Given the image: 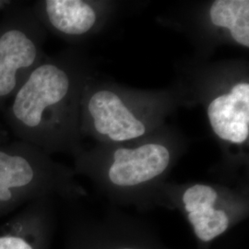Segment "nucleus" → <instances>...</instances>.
Segmentation results:
<instances>
[{"label":"nucleus","instance_id":"f257e3e1","mask_svg":"<svg viewBox=\"0 0 249 249\" xmlns=\"http://www.w3.org/2000/svg\"><path fill=\"white\" fill-rule=\"evenodd\" d=\"M74 92L70 71L57 63L38 64L14 93L9 117L23 139L40 145L59 124Z\"/></svg>","mask_w":249,"mask_h":249},{"label":"nucleus","instance_id":"f03ea898","mask_svg":"<svg viewBox=\"0 0 249 249\" xmlns=\"http://www.w3.org/2000/svg\"><path fill=\"white\" fill-rule=\"evenodd\" d=\"M62 176L32 145L0 146V217L57 188Z\"/></svg>","mask_w":249,"mask_h":249},{"label":"nucleus","instance_id":"7ed1b4c3","mask_svg":"<svg viewBox=\"0 0 249 249\" xmlns=\"http://www.w3.org/2000/svg\"><path fill=\"white\" fill-rule=\"evenodd\" d=\"M86 113L94 132L113 142L140 139L148 130L145 121L113 89L92 91L86 101Z\"/></svg>","mask_w":249,"mask_h":249},{"label":"nucleus","instance_id":"20e7f679","mask_svg":"<svg viewBox=\"0 0 249 249\" xmlns=\"http://www.w3.org/2000/svg\"><path fill=\"white\" fill-rule=\"evenodd\" d=\"M171 151L159 142L118 148L113 154L108 178L116 187H133L158 178L168 168Z\"/></svg>","mask_w":249,"mask_h":249},{"label":"nucleus","instance_id":"39448f33","mask_svg":"<svg viewBox=\"0 0 249 249\" xmlns=\"http://www.w3.org/2000/svg\"><path fill=\"white\" fill-rule=\"evenodd\" d=\"M39 47L24 26H9L0 35V102L9 98L36 66Z\"/></svg>","mask_w":249,"mask_h":249},{"label":"nucleus","instance_id":"423d86ee","mask_svg":"<svg viewBox=\"0 0 249 249\" xmlns=\"http://www.w3.org/2000/svg\"><path fill=\"white\" fill-rule=\"evenodd\" d=\"M213 133L225 142L242 145L249 137V83L241 80L217 94L207 107Z\"/></svg>","mask_w":249,"mask_h":249},{"label":"nucleus","instance_id":"0eeeda50","mask_svg":"<svg viewBox=\"0 0 249 249\" xmlns=\"http://www.w3.org/2000/svg\"><path fill=\"white\" fill-rule=\"evenodd\" d=\"M182 200L187 219L199 240L212 241L228 229V214L215 208L218 193L213 187L196 184L184 192Z\"/></svg>","mask_w":249,"mask_h":249},{"label":"nucleus","instance_id":"6e6552de","mask_svg":"<svg viewBox=\"0 0 249 249\" xmlns=\"http://www.w3.org/2000/svg\"><path fill=\"white\" fill-rule=\"evenodd\" d=\"M42 199L0 225V249H47L48 223Z\"/></svg>","mask_w":249,"mask_h":249},{"label":"nucleus","instance_id":"1a4fd4ad","mask_svg":"<svg viewBox=\"0 0 249 249\" xmlns=\"http://www.w3.org/2000/svg\"><path fill=\"white\" fill-rule=\"evenodd\" d=\"M44 8L50 25L65 36H84L98 21L96 9L87 1L46 0Z\"/></svg>","mask_w":249,"mask_h":249},{"label":"nucleus","instance_id":"9d476101","mask_svg":"<svg viewBox=\"0 0 249 249\" xmlns=\"http://www.w3.org/2000/svg\"><path fill=\"white\" fill-rule=\"evenodd\" d=\"M213 26L228 31L231 40L242 47H249V0H216L209 9Z\"/></svg>","mask_w":249,"mask_h":249},{"label":"nucleus","instance_id":"9b49d317","mask_svg":"<svg viewBox=\"0 0 249 249\" xmlns=\"http://www.w3.org/2000/svg\"></svg>","mask_w":249,"mask_h":249}]
</instances>
